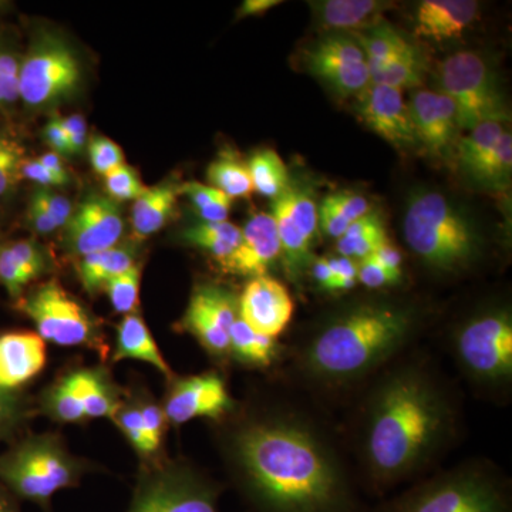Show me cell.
<instances>
[{"label":"cell","instance_id":"3957f363","mask_svg":"<svg viewBox=\"0 0 512 512\" xmlns=\"http://www.w3.org/2000/svg\"><path fill=\"white\" fill-rule=\"evenodd\" d=\"M429 313L409 299H356L285 345L284 382L325 409L345 407L380 370L416 346Z\"/></svg>","mask_w":512,"mask_h":512},{"label":"cell","instance_id":"52a82bcc","mask_svg":"<svg viewBox=\"0 0 512 512\" xmlns=\"http://www.w3.org/2000/svg\"><path fill=\"white\" fill-rule=\"evenodd\" d=\"M82 470L60 441L32 437L0 456V481L23 500L46 505L57 491L73 487Z\"/></svg>","mask_w":512,"mask_h":512},{"label":"cell","instance_id":"ffe728a7","mask_svg":"<svg viewBox=\"0 0 512 512\" xmlns=\"http://www.w3.org/2000/svg\"><path fill=\"white\" fill-rule=\"evenodd\" d=\"M45 340L35 332L0 335V390L12 393L42 372L46 365Z\"/></svg>","mask_w":512,"mask_h":512},{"label":"cell","instance_id":"be15d7a7","mask_svg":"<svg viewBox=\"0 0 512 512\" xmlns=\"http://www.w3.org/2000/svg\"><path fill=\"white\" fill-rule=\"evenodd\" d=\"M12 494V493H10ZM8 491L0 488V512H19Z\"/></svg>","mask_w":512,"mask_h":512},{"label":"cell","instance_id":"d4e9b609","mask_svg":"<svg viewBox=\"0 0 512 512\" xmlns=\"http://www.w3.org/2000/svg\"><path fill=\"white\" fill-rule=\"evenodd\" d=\"M180 191L177 185L160 184L148 188L134 201L131 228L137 239L150 238L173 217Z\"/></svg>","mask_w":512,"mask_h":512},{"label":"cell","instance_id":"91938a15","mask_svg":"<svg viewBox=\"0 0 512 512\" xmlns=\"http://www.w3.org/2000/svg\"><path fill=\"white\" fill-rule=\"evenodd\" d=\"M306 276H309L315 282L320 292L329 293L330 295L333 274L329 264V256H318V258L315 256Z\"/></svg>","mask_w":512,"mask_h":512},{"label":"cell","instance_id":"f907efd6","mask_svg":"<svg viewBox=\"0 0 512 512\" xmlns=\"http://www.w3.org/2000/svg\"><path fill=\"white\" fill-rule=\"evenodd\" d=\"M350 222L360 220L372 212L369 201L356 192L339 191L329 195Z\"/></svg>","mask_w":512,"mask_h":512},{"label":"cell","instance_id":"60d3db41","mask_svg":"<svg viewBox=\"0 0 512 512\" xmlns=\"http://www.w3.org/2000/svg\"><path fill=\"white\" fill-rule=\"evenodd\" d=\"M47 407L55 419L74 423L86 419L79 394L74 389L69 376L64 377L62 382L57 383L47 397Z\"/></svg>","mask_w":512,"mask_h":512},{"label":"cell","instance_id":"83f0119b","mask_svg":"<svg viewBox=\"0 0 512 512\" xmlns=\"http://www.w3.org/2000/svg\"><path fill=\"white\" fill-rule=\"evenodd\" d=\"M134 262V252L130 248L114 247L96 254L83 256L77 264L80 282L89 293L104 289L114 276L123 274Z\"/></svg>","mask_w":512,"mask_h":512},{"label":"cell","instance_id":"680465c9","mask_svg":"<svg viewBox=\"0 0 512 512\" xmlns=\"http://www.w3.org/2000/svg\"><path fill=\"white\" fill-rule=\"evenodd\" d=\"M43 136H45L46 143L53 148V153L57 156H70V144L69 138L64 133L62 124L59 123V119H52L47 123L45 130H43Z\"/></svg>","mask_w":512,"mask_h":512},{"label":"cell","instance_id":"603a6c76","mask_svg":"<svg viewBox=\"0 0 512 512\" xmlns=\"http://www.w3.org/2000/svg\"><path fill=\"white\" fill-rule=\"evenodd\" d=\"M229 357L251 369L271 370L284 363L285 345L255 332L238 318L229 330Z\"/></svg>","mask_w":512,"mask_h":512},{"label":"cell","instance_id":"836d02e7","mask_svg":"<svg viewBox=\"0 0 512 512\" xmlns=\"http://www.w3.org/2000/svg\"><path fill=\"white\" fill-rule=\"evenodd\" d=\"M207 178L212 187L224 192L231 200L247 198L254 192L248 165L234 156H224L211 163Z\"/></svg>","mask_w":512,"mask_h":512},{"label":"cell","instance_id":"11a10c76","mask_svg":"<svg viewBox=\"0 0 512 512\" xmlns=\"http://www.w3.org/2000/svg\"><path fill=\"white\" fill-rule=\"evenodd\" d=\"M22 178H26V180L32 181V183L40 185L42 188L63 187V185L69 184L63 178L50 173L37 160H25L22 165Z\"/></svg>","mask_w":512,"mask_h":512},{"label":"cell","instance_id":"ba28073f","mask_svg":"<svg viewBox=\"0 0 512 512\" xmlns=\"http://www.w3.org/2000/svg\"><path fill=\"white\" fill-rule=\"evenodd\" d=\"M441 92L453 101L458 130L470 131L484 121L507 120V106L495 74L478 53H454L440 64Z\"/></svg>","mask_w":512,"mask_h":512},{"label":"cell","instance_id":"94428289","mask_svg":"<svg viewBox=\"0 0 512 512\" xmlns=\"http://www.w3.org/2000/svg\"><path fill=\"white\" fill-rule=\"evenodd\" d=\"M281 0H247L238 9L237 18H249V16L264 15L268 10L281 5Z\"/></svg>","mask_w":512,"mask_h":512},{"label":"cell","instance_id":"7402d4cb","mask_svg":"<svg viewBox=\"0 0 512 512\" xmlns=\"http://www.w3.org/2000/svg\"><path fill=\"white\" fill-rule=\"evenodd\" d=\"M45 271V255L35 242L22 239L0 247V284L10 298H23L25 289Z\"/></svg>","mask_w":512,"mask_h":512},{"label":"cell","instance_id":"4316f807","mask_svg":"<svg viewBox=\"0 0 512 512\" xmlns=\"http://www.w3.org/2000/svg\"><path fill=\"white\" fill-rule=\"evenodd\" d=\"M242 229L231 222H200L181 232V239L190 247L212 256L221 268L227 265L241 242Z\"/></svg>","mask_w":512,"mask_h":512},{"label":"cell","instance_id":"8d00e7d4","mask_svg":"<svg viewBox=\"0 0 512 512\" xmlns=\"http://www.w3.org/2000/svg\"><path fill=\"white\" fill-rule=\"evenodd\" d=\"M512 170V136L505 130L498 140L493 153L474 171L471 178L491 187H505L510 181Z\"/></svg>","mask_w":512,"mask_h":512},{"label":"cell","instance_id":"7a4b0ae2","mask_svg":"<svg viewBox=\"0 0 512 512\" xmlns=\"http://www.w3.org/2000/svg\"><path fill=\"white\" fill-rule=\"evenodd\" d=\"M339 430L363 494L380 501L433 473L460 444L463 393L416 346L357 390Z\"/></svg>","mask_w":512,"mask_h":512},{"label":"cell","instance_id":"f6af8a7d","mask_svg":"<svg viewBox=\"0 0 512 512\" xmlns=\"http://www.w3.org/2000/svg\"><path fill=\"white\" fill-rule=\"evenodd\" d=\"M20 60L0 47V106L19 100Z\"/></svg>","mask_w":512,"mask_h":512},{"label":"cell","instance_id":"ac0fdd59","mask_svg":"<svg viewBox=\"0 0 512 512\" xmlns=\"http://www.w3.org/2000/svg\"><path fill=\"white\" fill-rule=\"evenodd\" d=\"M409 110L419 144L430 156H446L458 131L453 101L440 92L419 90L412 94Z\"/></svg>","mask_w":512,"mask_h":512},{"label":"cell","instance_id":"f35d334b","mask_svg":"<svg viewBox=\"0 0 512 512\" xmlns=\"http://www.w3.org/2000/svg\"><path fill=\"white\" fill-rule=\"evenodd\" d=\"M25 148L8 133L0 131V198L8 197L22 178Z\"/></svg>","mask_w":512,"mask_h":512},{"label":"cell","instance_id":"74e56055","mask_svg":"<svg viewBox=\"0 0 512 512\" xmlns=\"http://www.w3.org/2000/svg\"><path fill=\"white\" fill-rule=\"evenodd\" d=\"M284 200L286 207H288L289 214L296 227L306 241L313 245L316 235H318L319 220H318V207H316L315 200L308 191L302 188H295L289 185L288 190L284 192Z\"/></svg>","mask_w":512,"mask_h":512},{"label":"cell","instance_id":"ee69618b","mask_svg":"<svg viewBox=\"0 0 512 512\" xmlns=\"http://www.w3.org/2000/svg\"><path fill=\"white\" fill-rule=\"evenodd\" d=\"M89 157L94 171L101 175L110 173L114 168L124 164V153L119 144L107 137H93L89 143Z\"/></svg>","mask_w":512,"mask_h":512},{"label":"cell","instance_id":"8fae6325","mask_svg":"<svg viewBox=\"0 0 512 512\" xmlns=\"http://www.w3.org/2000/svg\"><path fill=\"white\" fill-rule=\"evenodd\" d=\"M18 308L35 323L37 335L59 346L89 345L96 339V323L89 312L56 281L40 285Z\"/></svg>","mask_w":512,"mask_h":512},{"label":"cell","instance_id":"9c48e42d","mask_svg":"<svg viewBox=\"0 0 512 512\" xmlns=\"http://www.w3.org/2000/svg\"><path fill=\"white\" fill-rule=\"evenodd\" d=\"M221 488L190 466H171L141 478L127 512H221Z\"/></svg>","mask_w":512,"mask_h":512},{"label":"cell","instance_id":"bcb514c9","mask_svg":"<svg viewBox=\"0 0 512 512\" xmlns=\"http://www.w3.org/2000/svg\"><path fill=\"white\" fill-rule=\"evenodd\" d=\"M113 419H116L117 423H119L121 431L126 434L127 440L133 444L138 453H154L153 447H151L150 441L147 439L138 407H127V409L119 410Z\"/></svg>","mask_w":512,"mask_h":512},{"label":"cell","instance_id":"4fadbf2b","mask_svg":"<svg viewBox=\"0 0 512 512\" xmlns=\"http://www.w3.org/2000/svg\"><path fill=\"white\" fill-rule=\"evenodd\" d=\"M239 318L238 296L220 285L200 284L192 292L181 328L217 359H229V330Z\"/></svg>","mask_w":512,"mask_h":512},{"label":"cell","instance_id":"8992f818","mask_svg":"<svg viewBox=\"0 0 512 512\" xmlns=\"http://www.w3.org/2000/svg\"><path fill=\"white\" fill-rule=\"evenodd\" d=\"M407 247L421 265L439 278H458L473 271L484 256L476 227L440 192H416L403 222Z\"/></svg>","mask_w":512,"mask_h":512},{"label":"cell","instance_id":"5bb4252c","mask_svg":"<svg viewBox=\"0 0 512 512\" xmlns=\"http://www.w3.org/2000/svg\"><path fill=\"white\" fill-rule=\"evenodd\" d=\"M237 406L224 377L218 372H205L174 382L165 400L164 414L177 426L195 419L221 423Z\"/></svg>","mask_w":512,"mask_h":512},{"label":"cell","instance_id":"d590c367","mask_svg":"<svg viewBox=\"0 0 512 512\" xmlns=\"http://www.w3.org/2000/svg\"><path fill=\"white\" fill-rule=\"evenodd\" d=\"M370 83L382 84V86L399 90L420 86L423 83V62H421L419 52L414 49L377 70L370 76Z\"/></svg>","mask_w":512,"mask_h":512},{"label":"cell","instance_id":"484cf974","mask_svg":"<svg viewBox=\"0 0 512 512\" xmlns=\"http://www.w3.org/2000/svg\"><path fill=\"white\" fill-rule=\"evenodd\" d=\"M392 3L379 0H325L313 3L316 18L336 30L370 29L382 22L384 10Z\"/></svg>","mask_w":512,"mask_h":512},{"label":"cell","instance_id":"9f6ffc18","mask_svg":"<svg viewBox=\"0 0 512 512\" xmlns=\"http://www.w3.org/2000/svg\"><path fill=\"white\" fill-rule=\"evenodd\" d=\"M370 256L387 271L394 272V274H404L402 251L389 238L382 245H379V248Z\"/></svg>","mask_w":512,"mask_h":512},{"label":"cell","instance_id":"681fc988","mask_svg":"<svg viewBox=\"0 0 512 512\" xmlns=\"http://www.w3.org/2000/svg\"><path fill=\"white\" fill-rule=\"evenodd\" d=\"M33 198L45 208L47 214L56 222L57 228L66 227L73 214L72 204L66 197L50 191L49 188H40L33 194Z\"/></svg>","mask_w":512,"mask_h":512},{"label":"cell","instance_id":"44dd1931","mask_svg":"<svg viewBox=\"0 0 512 512\" xmlns=\"http://www.w3.org/2000/svg\"><path fill=\"white\" fill-rule=\"evenodd\" d=\"M478 12L476 0H423L417 6L414 33L434 42L458 39L473 25Z\"/></svg>","mask_w":512,"mask_h":512},{"label":"cell","instance_id":"6da1fadb","mask_svg":"<svg viewBox=\"0 0 512 512\" xmlns=\"http://www.w3.org/2000/svg\"><path fill=\"white\" fill-rule=\"evenodd\" d=\"M282 383L222 420L238 490L255 512H372L330 410Z\"/></svg>","mask_w":512,"mask_h":512},{"label":"cell","instance_id":"7c38bea8","mask_svg":"<svg viewBox=\"0 0 512 512\" xmlns=\"http://www.w3.org/2000/svg\"><path fill=\"white\" fill-rule=\"evenodd\" d=\"M306 66L340 99L359 96L370 84L365 52L357 40L340 33L323 36L306 50Z\"/></svg>","mask_w":512,"mask_h":512},{"label":"cell","instance_id":"6125c7cd","mask_svg":"<svg viewBox=\"0 0 512 512\" xmlns=\"http://www.w3.org/2000/svg\"><path fill=\"white\" fill-rule=\"evenodd\" d=\"M43 167H46L50 173L57 175V177L63 178L64 181L70 183V174L67 171L66 165H64L62 157L57 156L56 153L50 151V153L43 154L42 157L36 158Z\"/></svg>","mask_w":512,"mask_h":512},{"label":"cell","instance_id":"b9f144b4","mask_svg":"<svg viewBox=\"0 0 512 512\" xmlns=\"http://www.w3.org/2000/svg\"><path fill=\"white\" fill-rule=\"evenodd\" d=\"M104 181H106L109 198L116 202L136 201L147 190L146 185L141 183L138 178L136 171L126 163L104 175Z\"/></svg>","mask_w":512,"mask_h":512},{"label":"cell","instance_id":"30bf717a","mask_svg":"<svg viewBox=\"0 0 512 512\" xmlns=\"http://www.w3.org/2000/svg\"><path fill=\"white\" fill-rule=\"evenodd\" d=\"M82 69L76 55L59 39H43L20 62L19 97L29 107H42L70 96Z\"/></svg>","mask_w":512,"mask_h":512},{"label":"cell","instance_id":"7bdbcfd3","mask_svg":"<svg viewBox=\"0 0 512 512\" xmlns=\"http://www.w3.org/2000/svg\"><path fill=\"white\" fill-rule=\"evenodd\" d=\"M403 281L404 274L387 271L372 256H367L363 261L357 262V282L370 291L396 288V286L402 285Z\"/></svg>","mask_w":512,"mask_h":512},{"label":"cell","instance_id":"277c9868","mask_svg":"<svg viewBox=\"0 0 512 512\" xmlns=\"http://www.w3.org/2000/svg\"><path fill=\"white\" fill-rule=\"evenodd\" d=\"M446 352L477 399L505 407L512 400V309L505 301L478 306L451 325Z\"/></svg>","mask_w":512,"mask_h":512},{"label":"cell","instance_id":"f5cc1de1","mask_svg":"<svg viewBox=\"0 0 512 512\" xmlns=\"http://www.w3.org/2000/svg\"><path fill=\"white\" fill-rule=\"evenodd\" d=\"M22 407L13 393L0 390V440L9 436L18 426Z\"/></svg>","mask_w":512,"mask_h":512},{"label":"cell","instance_id":"4dcf8cb0","mask_svg":"<svg viewBox=\"0 0 512 512\" xmlns=\"http://www.w3.org/2000/svg\"><path fill=\"white\" fill-rule=\"evenodd\" d=\"M387 238L382 218L372 211L350 224L348 231L336 241V251L340 256L360 262L372 255Z\"/></svg>","mask_w":512,"mask_h":512},{"label":"cell","instance_id":"5b68a950","mask_svg":"<svg viewBox=\"0 0 512 512\" xmlns=\"http://www.w3.org/2000/svg\"><path fill=\"white\" fill-rule=\"evenodd\" d=\"M372 512H512L511 478L490 458L468 457L383 498Z\"/></svg>","mask_w":512,"mask_h":512},{"label":"cell","instance_id":"9a60e30c","mask_svg":"<svg viewBox=\"0 0 512 512\" xmlns=\"http://www.w3.org/2000/svg\"><path fill=\"white\" fill-rule=\"evenodd\" d=\"M124 231L119 204L103 195H92L73 211L66 225V245L83 256L117 247Z\"/></svg>","mask_w":512,"mask_h":512},{"label":"cell","instance_id":"1f68e13d","mask_svg":"<svg viewBox=\"0 0 512 512\" xmlns=\"http://www.w3.org/2000/svg\"><path fill=\"white\" fill-rule=\"evenodd\" d=\"M504 131L503 121H484L458 141V164L470 177L493 153Z\"/></svg>","mask_w":512,"mask_h":512},{"label":"cell","instance_id":"f546056e","mask_svg":"<svg viewBox=\"0 0 512 512\" xmlns=\"http://www.w3.org/2000/svg\"><path fill=\"white\" fill-rule=\"evenodd\" d=\"M69 377L79 394L86 419L116 416L120 410L119 402L106 377L96 370H79L70 373Z\"/></svg>","mask_w":512,"mask_h":512},{"label":"cell","instance_id":"e0dca14e","mask_svg":"<svg viewBox=\"0 0 512 512\" xmlns=\"http://www.w3.org/2000/svg\"><path fill=\"white\" fill-rule=\"evenodd\" d=\"M357 114L373 133L397 150H409L419 144L402 90L370 83L357 96Z\"/></svg>","mask_w":512,"mask_h":512},{"label":"cell","instance_id":"816d5d0a","mask_svg":"<svg viewBox=\"0 0 512 512\" xmlns=\"http://www.w3.org/2000/svg\"><path fill=\"white\" fill-rule=\"evenodd\" d=\"M140 409L141 420H143L144 430H146L147 439L150 441L151 447L156 451L160 447L161 439H163L165 421L164 410L157 404H144L138 407Z\"/></svg>","mask_w":512,"mask_h":512},{"label":"cell","instance_id":"cb8c5ba5","mask_svg":"<svg viewBox=\"0 0 512 512\" xmlns=\"http://www.w3.org/2000/svg\"><path fill=\"white\" fill-rule=\"evenodd\" d=\"M124 359L140 360L156 367L158 372L167 377L173 376L150 329L137 312L124 315L120 325L117 326V346L113 360L121 362Z\"/></svg>","mask_w":512,"mask_h":512},{"label":"cell","instance_id":"2e32d148","mask_svg":"<svg viewBox=\"0 0 512 512\" xmlns=\"http://www.w3.org/2000/svg\"><path fill=\"white\" fill-rule=\"evenodd\" d=\"M239 318L268 338L279 339L291 325L295 302L284 282L274 276H256L238 298Z\"/></svg>","mask_w":512,"mask_h":512},{"label":"cell","instance_id":"db71d44e","mask_svg":"<svg viewBox=\"0 0 512 512\" xmlns=\"http://www.w3.org/2000/svg\"><path fill=\"white\" fill-rule=\"evenodd\" d=\"M57 119L69 138L70 153H82L87 144V124L84 117L80 114H72V116L57 117Z\"/></svg>","mask_w":512,"mask_h":512},{"label":"cell","instance_id":"f1b7e54d","mask_svg":"<svg viewBox=\"0 0 512 512\" xmlns=\"http://www.w3.org/2000/svg\"><path fill=\"white\" fill-rule=\"evenodd\" d=\"M356 39L365 52L370 76L392 63L393 60L416 49L392 26L382 22L377 23L373 28L366 29L365 33H357Z\"/></svg>","mask_w":512,"mask_h":512},{"label":"cell","instance_id":"d6986e66","mask_svg":"<svg viewBox=\"0 0 512 512\" xmlns=\"http://www.w3.org/2000/svg\"><path fill=\"white\" fill-rule=\"evenodd\" d=\"M278 262H281V241L274 217L259 212L252 215L242 229L241 242L224 266V271L256 278L269 275Z\"/></svg>","mask_w":512,"mask_h":512},{"label":"cell","instance_id":"e575fe53","mask_svg":"<svg viewBox=\"0 0 512 512\" xmlns=\"http://www.w3.org/2000/svg\"><path fill=\"white\" fill-rule=\"evenodd\" d=\"M180 195L184 194L190 198L192 207L200 215L204 222H225L228 221L231 211L232 200L224 192L217 190L212 185L187 183L178 187Z\"/></svg>","mask_w":512,"mask_h":512},{"label":"cell","instance_id":"ab89813d","mask_svg":"<svg viewBox=\"0 0 512 512\" xmlns=\"http://www.w3.org/2000/svg\"><path fill=\"white\" fill-rule=\"evenodd\" d=\"M140 284L141 268L137 264L107 282L104 291L109 295L114 311L123 315L136 312L138 298H140Z\"/></svg>","mask_w":512,"mask_h":512},{"label":"cell","instance_id":"c3c4849f","mask_svg":"<svg viewBox=\"0 0 512 512\" xmlns=\"http://www.w3.org/2000/svg\"><path fill=\"white\" fill-rule=\"evenodd\" d=\"M318 220L320 229L336 241L348 231L352 224L329 195L323 198L322 204L318 208Z\"/></svg>","mask_w":512,"mask_h":512},{"label":"cell","instance_id":"6f0895ef","mask_svg":"<svg viewBox=\"0 0 512 512\" xmlns=\"http://www.w3.org/2000/svg\"><path fill=\"white\" fill-rule=\"evenodd\" d=\"M28 221L36 234L49 235L57 229L56 222L47 214L45 208L40 205V202L33 197L29 204Z\"/></svg>","mask_w":512,"mask_h":512},{"label":"cell","instance_id":"d6a6232c","mask_svg":"<svg viewBox=\"0 0 512 512\" xmlns=\"http://www.w3.org/2000/svg\"><path fill=\"white\" fill-rule=\"evenodd\" d=\"M247 165L254 191L264 197L275 200L291 185L284 160L271 148L256 151L254 156L249 158Z\"/></svg>","mask_w":512,"mask_h":512},{"label":"cell","instance_id":"7dc6e473","mask_svg":"<svg viewBox=\"0 0 512 512\" xmlns=\"http://www.w3.org/2000/svg\"><path fill=\"white\" fill-rule=\"evenodd\" d=\"M330 268H332V286L330 295L339 296L349 293L357 282V262L345 256H329Z\"/></svg>","mask_w":512,"mask_h":512}]
</instances>
